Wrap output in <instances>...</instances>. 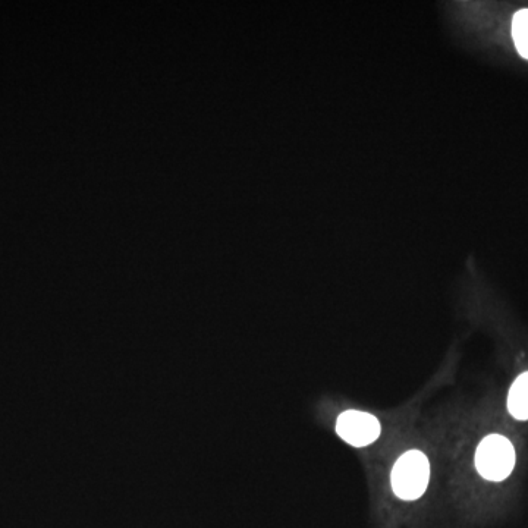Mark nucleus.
<instances>
[{
    "label": "nucleus",
    "mask_w": 528,
    "mask_h": 528,
    "mask_svg": "<svg viewBox=\"0 0 528 528\" xmlns=\"http://www.w3.org/2000/svg\"><path fill=\"white\" fill-rule=\"evenodd\" d=\"M430 464L420 451H408L399 457L392 470V489L402 501H416L429 486Z\"/></svg>",
    "instance_id": "1"
},
{
    "label": "nucleus",
    "mask_w": 528,
    "mask_h": 528,
    "mask_svg": "<svg viewBox=\"0 0 528 528\" xmlns=\"http://www.w3.org/2000/svg\"><path fill=\"white\" fill-rule=\"evenodd\" d=\"M512 37L515 47L524 59H528V9H521L512 20Z\"/></svg>",
    "instance_id": "5"
},
{
    "label": "nucleus",
    "mask_w": 528,
    "mask_h": 528,
    "mask_svg": "<svg viewBox=\"0 0 528 528\" xmlns=\"http://www.w3.org/2000/svg\"><path fill=\"white\" fill-rule=\"evenodd\" d=\"M508 411L517 420H528V372L512 383L508 395Z\"/></svg>",
    "instance_id": "4"
},
{
    "label": "nucleus",
    "mask_w": 528,
    "mask_h": 528,
    "mask_svg": "<svg viewBox=\"0 0 528 528\" xmlns=\"http://www.w3.org/2000/svg\"><path fill=\"white\" fill-rule=\"evenodd\" d=\"M476 467L484 479L490 482H502L514 470V446L505 436H487L477 448Z\"/></svg>",
    "instance_id": "2"
},
{
    "label": "nucleus",
    "mask_w": 528,
    "mask_h": 528,
    "mask_svg": "<svg viewBox=\"0 0 528 528\" xmlns=\"http://www.w3.org/2000/svg\"><path fill=\"white\" fill-rule=\"evenodd\" d=\"M336 432L339 438L355 448H363L379 439L380 423L372 414L348 410L336 421Z\"/></svg>",
    "instance_id": "3"
}]
</instances>
